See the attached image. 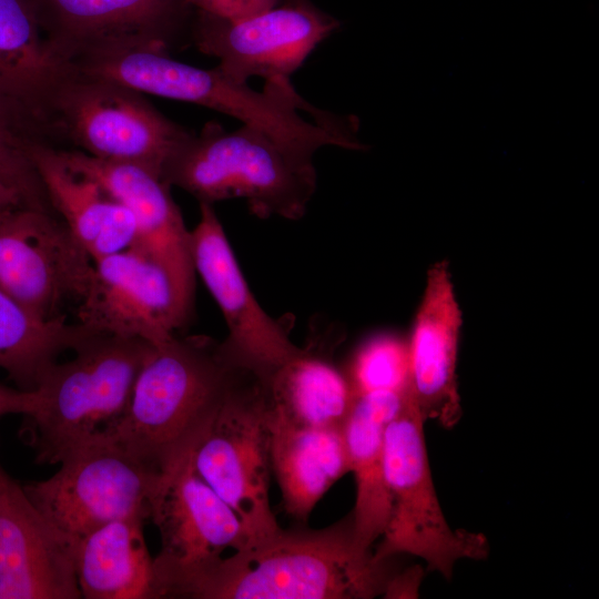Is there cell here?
Masks as SVG:
<instances>
[{
    "instance_id": "obj_16",
    "label": "cell",
    "mask_w": 599,
    "mask_h": 599,
    "mask_svg": "<svg viewBox=\"0 0 599 599\" xmlns=\"http://www.w3.org/2000/svg\"><path fill=\"white\" fill-rule=\"evenodd\" d=\"M77 541L0 468V599H79Z\"/></svg>"
},
{
    "instance_id": "obj_6",
    "label": "cell",
    "mask_w": 599,
    "mask_h": 599,
    "mask_svg": "<svg viewBox=\"0 0 599 599\" xmlns=\"http://www.w3.org/2000/svg\"><path fill=\"white\" fill-rule=\"evenodd\" d=\"M424 423L409 389L385 428L384 469L390 512L373 556L376 560L415 556L429 570L449 579L457 561L484 559L489 546L484 535L448 524L432 478Z\"/></svg>"
},
{
    "instance_id": "obj_29",
    "label": "cell",
    "mask_w": 599,
    "mask_h": 599,
    "mask_svg": "<svg viewBox=\"0 0 599 599\" xmlns=\"http://www.w3.org/2000/svg\"><path fill=\"white\" fill-rule=\"evenodd\" d=\"M191 7L225 19L247 17L280 3L281 0H186Z\"/></svg>"
},
{
    "instance_id": "obj_2",
    "label": "cell",
    "mask_w": 599,
    "mask_h": 599,
    "mask_svg": "<svg viewBox=\"0 0 599 599\" xmlns=\"http://www.w3.org/2000/svg\"><path fill=\"white\" fill-rule=\"evenodd\" d=\"M223 342L177 336L153 345L113 441L160 476L190 457L241 374Z\"/></svg>"
},
{
    "instance_id": "obj_4",
    "label": "cell",
    "mask_w": 599,
    "mask_h": 599,
    "mask_svg": "<svg viewBox=\"0 0 599 599\" xmlns=\"http://www.w3.org/2000/svg\"><path fill=\"white\" fill-rule=\"evenodd\" d=\"M312 159L260 128L226 131L210 122L200 135L183 140L161 176L200 203L243 199L261 219L300 220L317 185Z\"/></svg>"
},
{
    "instance_id": "obj_11",
    "label": "cell",
    "mask_w": 599,
    "mask_h": 599,
    "mask_svg": "<svg viewBox=\"0 0 599 599\" xmlns=\"http://www.w3.org/2000/svg\"><path fill=\"white\" fill-rule=\"evenodd\" d=\"M341 22L309 0H281L275 7L225 19L197 11L192 39L200 51L219 60L232 79H290Z\"/></svg>"
},
{
    "instance_id": "obj_28",
    "label": "cell",
    "mask_w": 599,
    "mask_h": 599,
    "mask_svg": "<svg viewBox=\"0 0 599 599\" xmlns=\"http://www.w3.org/2000/svg\"><path fill=\"white\" fill-rule=\"evenodd\" d=\"M24 206L52 209L42 187L28 184L0 166V216Z\"/></svg>"
},
{
    "instance_id": "obj_10",
    "label": "cell",
    "mask_w": 599,
    "mask_h": 599,
    "mask_svg": "<svg viewBox=\"0 0 599 599\" xmlns=\"http://www.w3.org/2000/svg\"><path fill=\"white\" fill-rule=\"evenodd\" d=\"M93 260L51 211L18 207L0 216V290L44 321L81 301Z\"/></svg>"
},
{
    "instance_id": "obj_14",
    "label": "cell",
    "mask_w": 599,
    "mask_h": 599,
    "mask_svg": "<svg viewBox=\"0 0 599 599\" xmlns=\"http://www.w3.org/2000/svg\"><path fill=\"white\" fill-rule=\"evenodd\" d=\"M93 264L87 292L75 306L77 323L88 329L160 345L189 321L166 272L138 248Z\"/></svg>"
},
{
    "instance_id": "obj_7",
    "label": "cell",
    "mask_w": 599,
    "mask_h": 599,
    "mask_svg": "<svg viewBox=\"0 0 599 599\" xmlns=\"http://www.w3.org/2000/svg\"><path fill=\"white\" fill-rule=\"evenodd\" d=\"M195 473L238 517L247 546L281 527L270 504L268 398L264 383L244 370L192 453ZM244 547V548H245Z\"/></svg>"
},
{
    "instance_id": "obj_5",
    "label": "cell",
    "mask_w": 599,
    "mask_h": 599,
    "mask_svg": "<svg viewBox=\"0 0 599 599\" xmlns=\"http://www.w3.org/2000/svg\"><path fill=\"white\" fill-rule=\"evenodd\" d=\"M72 69L140 93L194 103L227 114L307 154L336 142L334 131L327 125L316 120L307 121L298 114L297 110H304L305 101L295 92L290 79L266 80L263 91H255L219 67L201 69L151 47L88 55L75 61Z\"/></svg>"
},
{
    "instance_id": "obj_13",
    "label": "cell",
    "mask_w": 599,
    "mask_h": 599,
    "mask_svg": "<svg viewBox=\"0 0 599 599\" xmlns=\"http://www.w3.org/2000/svg\"><path fill=\"white\" fill-rule=\"evenodd\" d=\"M191 234L195 273L202 277L227 325L222 341L233 361L263 383L301 347L282 321L260 306L245 281L213 204L200 203V221Z\"/></svg>"
},
{
    "instance_id": "obj_20",
    "label": "cell",
    "mask_w": 599,
    "mask_h": 599,
    "mask_svg": "<svg viewBox=\"0 0 599 599\" xmlns=\"http://www.w3.org/2000/svg\"><path fill=\"white\" fill-rule=\"evenodd\" d=\"M29 156L52 209L93 261L134 247L138 224L126 206L71 170L57 150L31 144Z\"/></svg>"
},
{
    "instance_id": "obj_23",
    "label": "cell",
    "mask_w": 599,
    "mask_h": 599,
    "mask_svg": "<svg viewBox=\"0 0 599 599\" xmlns=\"http://www.w3.org/2000/svg\"><path fill=\"white\" fill-rule=\"evenodd\" d=\"M142 516L109 522L77 542L75 573L87 599H159Z\"/></svg>"
},
{
    "instance_id": "obj_9",
    "label": "cell",
    "mask_w": 599,
    "mask_h": 599,
    "mask_svg": "<svg viewBox=\"0 0 599 599\" xmlns=\"http://www.w3.org/2000/svg\"><path fill=\"white\" fill-rule=\"evenodd\" d=\"M50 110L60 115L82 152L138 164L160 176L170 155L190 135L140 92L75 72L57 89Z\"/></svg>"
},
{
    "instance_id": "obj_3",
    "label": "cell",
    "mask_w": 599,
    "mask_h": 599,
    "mask_svg": "<svg viewBox=\"0 0 599 599\" xmlns=\"http://www.w3.org/2000/svg\"><path fill=\"white\" fill-rule=\"evenodd\" d=\"M153 345L92 332L43 373L24 416L39 463L55 464L88 446L112 440Z\"/></svg>"
},
{
    "instance_id": "obj_12",
    "label": "cell",
    "mask_w": 599,
    "mask_h": 599,
    "mask_svg": "<svg viewBox=\"0 0 599 599\" xmlns=\"http://www.w3.org/2000/svg\"><path fill=\"white\" fill-rule=\"evenodd\" d=\"M53 51L70 68L88 55L133 47L169 52L190 18L186 0H31Z\"/></svg>"
},
{
    "instance_id": "obj_21",
    "label": "cell",
    "mask_w": 599,
    "mask_h": 599,
    "mask_svg": "<svg viewBox=\"0 0 599 599\" xmlns=\"http://www.w3.org/2000/svg\"><path fill=\"white\" fill-rule=\"evenodd\" d=\"M409 394L405 390H375L355 395L343 426L349 471L356 486L353 508L357 548L370 552L388 522L390 499L384 469V438L387 423Z\"/></svg>"
},
{
    "instance_id": "obj_19",
    "label": "cell",
    "mask_w": 599,
    "mask_h": 599,
    "mask_svg": "<svg viewBox=\"0 0 599 599\" xmlns=\"http://www.w3.org/2000/svg\"><path fill=\"white\" fill-rule=\"evenodd\" d=\"M72 73L49 44L31 0H0V114L22 130L48 113Z\"/></svg>"
},
{
    "instance_id": "obj_24",
    "label": "cell",
    "mask_w": 599,
    "mask_h": 599,
    "mask_svg": "<svg viewBox=\"0 0 599 599\" xmlns=\"http://www.w3.org/2000/svg\"><path fill=\"white\" fill-rule=\"evenodd\" d=\"M270 409L306 428H343L355 400L348 379L335 365L307 345L264 383Z\"/></svg>"
},
{
    "instance_id": "obj_22",
    "label": "cell",
    "mask_w": 599,
    "mask_h": 599,
    "mask_svg": "<svg viewBox=\"0 0 599 599\" xmlns=\"http://www.w3.org/2000/svg\"><path fill=\"white\" fill-rule=\"evenodd\" d=\"M271 468L288 516L306 521L324 494L349 473L343 428L295 426L270 409Z\"/></svg>"
},
{
    "instance_id": "obj_26",
    "label": "cell",
    "mask_w": 599,
    "mask_h": 599,
    "mask_svg": "<svg viewBox=\"0 0 599 599\" xmlns=\"http://www.w3.org/2000/svg\"><path fill=\"white\" fill-rule=\"evenodd\" d=\"M348 379L355 395L375 390H405L409 387L408 348L402 339L383 335L361 347Z\"/></svg>"
},
{
    "instance_id": "obj_17",
    "label": "cell",
    "mask_w": 599,
    "mask_h": 599,
    "mask_svg": "<svg viewBox=\"0 0 599 599\" xmlns=\"http://www.w3.org/2000/svg\"><path fill=\"white\" fill-rule=\"evenodd\" d=\"M161 536L154 568L190 566L247 544L233 509L195 473L192 455L161 476L150 516Z\"/></svg>"
},
{
    "instance_id": "obj_8",
    "label": "cell",
    "mask_w": 599,
    "mask_h": 599,
    "mask_svg": "<svg viewBox=\"0 0 599 599\" xmlns=\"http://www.w3.org/2000/svg\"><path fill=\"white\" fill-rule=\"evenodd\" d=\"M51 477L23 489L40 512L78 542L91 531L131 516H150L161 476L113 440L80 449Z\"/></svg>"
},
{
    "instance_id": "obj_27",
    "label": "cell",
    "mask_w": 599,
    "mask_h": 599,
    "mask_svg": "<svg viewBox=\"0 0 599 599\" xmlns=\"http://www.w3.org/2000/svg\"><path fill=\"white\" fill-rule=\"evenodd\" d=\"M30 144L21 130L0 114V166L28 184L42 186L29 156Z\"/></svg>"
},
{
    "instance_id": "obj_15",
    "label": "cell",
    "mask_w": 599,
    "mask_h": 599,
    "mask_svg": "<svg viewBox=\"0 0 599 599\" xmlns=\"http://www.w3.org/2000/svg\"><path fill=\"white\" fill-rule=\"evenodd\" d=\"M58 153L71 170L97 181L132 212L138 224L134 248L166 272L180 307L190 318L195 293L191 234L170 194V185L155 172L138 164L105 161L82 151Z\"/></svg>"
},
{
    "instance_id": "obj_30",
    "label": "cell",
    "mask_w": 599,
    "mask_h": 599,
    "mask_svg": "<svg viewBox=\"0 0 599 599\" xmlns=\"http://www.w3.org/2000/svg\"><path fill=\"white\" fill-rule=\"evenodd\" d=\"M34 403V392L16 389L0 383V418L8 414L26 416Z\"/></svg>"
},
{
    "instance_id": "obj_18",
    "label": "cell",
    "mask_w": 599,
    "mask_h": 599,
    "mask_svg": "<svg viewBox=\"0 0 599 599\" xmlns=\"http://www.w3.org/2000/svg\"><path fill=\"white\" fill-rule=\"evenodd\" d=\"M463 318L446 261L427 272L408 348L409 389L424 420L454 427L461 417L456 367Z\"/></svg>"
},
{
    "instance_id": "obj_25",
    "label": "cell",
    "mask_w": 599,
    "mask_h": 599,
    "mask_svg": "<svg viewBox=\"0 0 599 599\" xmlns=\"http://www.w3.org/2000/svg\"><path fill=\"white\" fill-rule=\"evenodd\" d=\"M90 333L68 317L44 321L0 290V368L21 389H34L59 355Z\"/></svg>"
},
{
    "instance_id": "obj_1",
    "label": "cell",
    "mask_w": 599,
    "mask_h": 599,
    "mask_svg": "<svg viewBox=\"0 0 599 599\" xmlns=\"http://www.w3.org/2000/svg\"><path fill=\"white\" fill-rule=\"evenodd\" d=\"M393 559L361 551L353 517L322 529H280L265 540L204 562L154 568L159 598L369 599L385 595Z\"/></svg>"
}]
</instances>
